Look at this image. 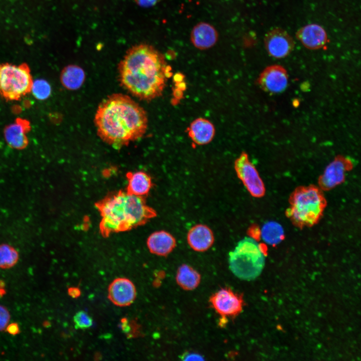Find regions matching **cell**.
I'll list each match as a JSON object with an SVG mask.
<instances>
[{
  "label": "cell",
  "instance_id": "6da1fadb",
  "mask_svg": "<svg viewBox=\"0 0 361 361\" xmlns=\"http://www.w3.org/2000/svg\"><path fill=\"white\" fill-rule=\"evenodd\" d=\"M170 70L163 55L146 44L129 49L118 67L121 85L133 95L146 101L162 94Z\"/></svg>",
  "mask_w": 361,
  "mask_h": 361
},
{
  "label": "cell",
  "instance_id": "7a4b0ae2",
  "mask_svg": "<svg viewBox=\"0 0 361 361\" xmlns=\"http://www.w3.org/2000/svg\"><path fill=\"white\" fill-rule=\"evenodd\" d=\"M98 135L106 143L121 147L142 137L148 126L146 112L129 96L113 94L99 104L94 117Z\"/></svg>",
  "mask_w": 361,
  "mask_h": 361
},
{
  "label": "cell",
  "instance_id": "3957f363",
  "mask_svg": "<svg viewBox=\"0 0 361 361\" xmlns=\"http://www.w3.org/2000/svg\"><path fill=\"white\" fill-rule=\"evenodd\" d=\"M95 206L101 217L99 229L104 237L129 231L156 216L143 197L121 191L109 195L97 202Z\"/></svg>",
  "mask_w": 361,
  "mask_h": 361
},
{
  "label": "cell",
  "instance_id": "277c9868",
  "mask_svg": "<svg viewBox=\"0 0 361 361\" xmlns=\"http://www.w3.org/2000/svg\"><path fill=\"white\" fill-rule=\"evenodd\" d=\"M265 257L261 244L253 237H245L229 253V268L241 280H254L263 271Z\"/></svg>",
  "mask_w": 361,
  "mask_h": 361
},
{
  "label": "cell",
  "instance_id": "5b68a950",
  "mask_svg": "<svg viewBox=\"0 0 361 361\" xmlns=\"http://www.w3.org/2000/svg\"><path fill=\"white\" fill-rule=\"evenodd\" d=\"M289 203L286 214L292 222L300 227L315 224L326 206L321 190L313 186L296 189L290 196Z\"/></svg>",
  "mask_w": 361,
  "mask_h": 361
},
{
  "label": "cell",
  "instance_id": "8992f818",
  "mask_svg": "<svg viewBox=\"0 0 361 361\" xmlns=\"http://www.w3.org/2000/svg\"><path fill=\"white\" fill-rule=\"evenodd\" d=\"M33 82L26 64H0V95L5 100H18L29 93Z\"/></svg>",
  "mask_w": 361,
  "mask_h": 361
},
{
  "label": "cell",
  "instance_id": "52a82bcc",
  "mask_svg": "<svg viewBox=\"0 0 361 361\" xmlns=\"http://www.w3.org/2000/svg\"><path fill=\"white\" fill-rule=\"evenodd\" d=\"M234 169L238 177L252 196L260 198L264 195V183L246 152H242L235 160Z\"/></svg>",
  "mask_w": 361,
  "mask_h": 361
},
{
  "label": "cell",
  "instance_id": "ba28073f",
  "mask_svg": "<svg viewBox=\"0 0 361 361\" xmlns=\"http://www.w3.org/2000/svg\"><path fill=\"white\" fill-rule=\"evenodd\" d=\"M264 45L269 55L281 59L287 56L293 50L295 43L284 30L275 28L268 32L264 37Z\"/></svg>",
  "mask_w": 361,
  "mask_h": 361
},
{
  "label": "cell",
  "instance_id": "9c48e42d",
  "mask_svg": "<svg viewBox=\"0 0 361 361\" xmlns=\"http://www.w3.org/2000/svg\"><path fill=\"white\" fill-rule=\"evenodd\" d=\"M288 76L286 69L279 65L265 68L257 79V83L264 91L272 94L283 91L287 87Z\"/></svg>",
  "mask_w": 361,
  "mask_h": 361
},
{
  "label": "cell",
  "instance_id": "30bf717a",
  "mask_svg": "<svg viewBox=\"0 0 361 361\" xmlns=\"http://www.w3.org/2000/svg\"><path fill=\"white\" fill-rule=\"evenodd\" d=\"M351 161L342 156H337L325 168L319 179L321 189H331L341 184L345 179V173L352 167Z\"/></svg>",
  "mask_w": 361,
  "mask_h": 361
},
{
  "label": "cell",
  "instance_id": "8fae6325",
  "mask_svg": "<svg viewBox=\"0 0 361 361\" xmlns=\"http://www.w3.org/2000/svg\"><path fill=\"white\" fill-rule=\"evenodd\" d=\"M210 302L216 311L224 316H234L242 309L241 297L230 289L223 288L214 294Z\"/></svg>",
  "mask_w": 361,
  "mask_h": 361
},
{
  "label": "cell",
  "instance_id": "7c38bea8",
  "mask_svg": "<svg viewBox=\"0 0 361 361\" xmlns=\"http://www.w3.org/2000/svg\"><path fill=\"white\" fill-rule=\"evenodd\" d=\"M136 291L134 284L128 279L119 277L109 285L108 297L115 305L120 307L131 304L136 298Z\"/></svg>",
  "mask_w": 361,
  "mask_h": 361
},
{
  "label": "cell",
  "instance_id": "4fadbf2b",
  "mask_svg": "<svg viewBox=\"0 0 361 361\" xmlns=\"http://www.w3.org/2000/svg\"><path fill=\"white\" fill-rule=\"evenodd\" d=\"M31 130L30 122L26 119L18 118L4 129V137L8 145L11 148L22 150L27 147L29 140L27 134Z\"/></svg>",
  "mask_w": 361,
  "mask_h": 361
},
{
  "label": "cell",
  "instance_id": "5bb4252c",
  "mask_svg": "<svg viewBox=\"0 0 361 361\" xmlns=\"http://www.w3.org/2000/svg\"><path fill=\"white\" fill-rule=\"evenodd\" d=\"M296 37L305 47L311 50L320 49L327 41L326 31L316 24H310L302 27L296 32Z\"/></svg>",
  "mask_w": 361,
  "mask_h": 361
},
{
  "label": "cell",
  "instance_id": "9a60e30c",
  "mask_svg": "<svg viewBox=\"0 0 361 361\" xmlns=\"http://www.w3.org/2000/svg\"><path fill=\"white\" fill-rule=\"evenodd\" d=\"M218 37L219 35L216 29L206 22H200L195 25L190 36L193 45L201 50L213 47L217 43Z\"/></svg>",
  "mask_w": 361,
  "mask_h": 361
},
{
  "label": "cell",
  "instance_id": "2e32d148",
  "mask_svg": "<svg viewBox=\"0 0 361 361\" xmlns=\"http://www.w3.org/2000/svg\"><path fill=\"white\" fill-rule=\"evenodd\" d=\"M187 239L191 248L198 252L208 250L215 240L212 230L204 224H197L192 227L187 234Z\"/></svg>",
  "mask_w": 361,
  "mask_h": 361
},
{
  "label": "cell",
  "instance_id": "e0dca14e",
  "mask_svg": "<svg viewBox=\"0 0 361 361\" xmlns=\"http://www.w3.org/2000/svg\"><path fill=\"white\" fill-rule=\"evenodd\" d=\"M187 131L190 138L198 145L209 143L215 134L214 124L209 120L202 117L193 121Z\"/></svg>",
  "mask_w": 361,
  "mask_h": 361
},
{
  "label": "cell",
  "instance_id": "ac0fdd59",
  "mask_svg": "<svg viewBox=\"0 0 361 361\" xmlns=\"http://www.w3.org/2000/svg\"><path fill=\"white\" fill-rule=\"evenodd\" d=\"M147 246L149 251L158 256H166L174 249L175 238L169 232L161 230L151 234L147 238Z\"/></svg>",
  "mask_w": 361,
  "mask_h": 361
},
{
  "label": "cell",
  "instance_id": "d6986e66",
  "mask_svg": "<svg viewBox=\"0 0 361 361\" xmlns=\"http://www.w3.org/2000/svg\"><path fill=\"white\" fill-rule=\"evenodd\" d=\"M126 177L128 180L126 192L130 194L143 197L149 193L152 187L151 178L145 172H128Z\"/></svg>",
  "mask_w": 361,
  "mask_h": 361
},
{
  "label": "cell",
  "instance_id": "ffe728a7",
  "mask_svg": "<svg viewBox=\"0 0 361 361\" xmlns=\"http://www.w3.org/2000/svg\"><path fill=\"white\" fill-rule=\"evenodd\" d=\"M85 78L84 70L79 66L69 65L61 71L60 81L66 89L74 90L79 89L83 84Z\"/></svg>",
  "mask_w": 361,
  "mask_h": 361
},
{
  "label": "cell",
  "instance_id": "44dd1931",
  "mask_svg": "<svg viewBox=\"0 0 361 361\" xmlns=\"http://www.w3.org/2000/svg\"><path fill=\"white\" fill-rule=\"evenodd\" d=\"M177 284L184 289L191 290L199 284L201 276L194 268L187 264L181 265L178 269L176 276Z\"/></svg>",
  "mask_w": 361,
  "mask_h": 361
},
{
  "label": "cell",
  "instance_id": "7402d4cb",
  "mask_svg": "<svg viewBox=\"0 0 361 361\" xmlns=\"http://www.w3.org/2000/svg\"><path fill=\"white\" fill-rule=\"evenodd\" d=\"M260 237L262 241L269 245L279 244L284 237V231L282 226L275 221H268L262 226Z\"/></svg>",
  "mask_w": 361,
  "mask_h": 361
},
{
  "label": "cell",
  "instance_id": "603a6c76",
  "mask_svg": "<svg viewBox=\"0 0 361 361\" xmlns=\"http://www.w3.org/2000/svg\"><path fill=\"white\" fill-rule=\"evenodd\" d=\"M19 258V252L15 247L7 243L0 244V269H7L14 267Z\"/></svg>",
  "mask_w": 361,
  "mask_h": 361
},
{
  "label": "cell",
  "instance_id": "cb8c5ba5",
  "mask_svg": "<svg viewBox=\"0 0 361 361\" xmlns=\"http://www.w3.org/2000/svg\"><path fill=\"white\" fill-rule=\"evenodd\" d=\"M31 91L37 99L44 100L50 96L51 87L46 80L37 79L33 82Z\"/></svg>",
  "mask_w": 361,
  "mask_h": 361
},
{
  "label": "cell",
  "instance_id": "d4e9b609",
  "mask_svg": "<svg viewBox=\"0 0 361 361\" xmlns=\"http://www.w3.org/2000/svg\"><path fill=\"white\" fill-rule=\"evenodd\" d=\"M74 322L76 329H86L92 326L93 320L86 312L81 310L74 315Z\"/></svg>",
  "mask_w": 361,
  "mask_h": 361
},
{
  "label": "cell",
  "instance_id": "484cf974",
  "mask_svg": "<svg viewBox=\"0 0 361 361\" xmlns=\"http://www.w3.org/2000/svg\"><path fill=\"white\" fill-rule=\"evenodd\" d=\"M11 317V313L8 308L0 304V331L6 330L10 322Z\"/></svg>",
  "mask_w": 361,
  "mask_h": 361
},
{
  "label": "cell",
  "instance_id": "4316f807",
  "mask_svg": "<svg viewBox=\"0 0 361 361\" xmlns=\"http://www.w3.org/2000/svg\"><path fill=\"white\" fill-rule=\"evenodd\" d=\"M5 330L12 335H16L20 333V326L17 322L9 323Z\"/></svg>",
  "mask_w": 361,
  "mask_h": 361
},
{
  "label": "cell",
  "instance_id": "83f0119b",
  "mask_svg": "<svg viewBox=\"0 0 361 361\" xmlns=\"http://www.w3.org/2000/svg\"><path fill=\"white\" fill-rule=\"evenodd\" d=\"M184 360H203L204 358L201 355L195 352H188L184 353L182 356Z\"/></svg>",
  "mask_w": 361,
  "mask_h": 361
},
{
  "label": "cell",
  "instance_id": "f1b7e54d",
  "mask_svg": "<svg viewBox=\"0 0 361 361\" xmlns=\"http://www.w3.org/2000/svg\"><path fill=\"white\" fill-rule=\"evenodd\" d=\"M135 3L142 8H149L153 7L161 0H134Z\"/></svg>",
  "mask_w": 361,
  "mask_h": 361
},
{
  "label": "cell",
  "instance_id": "f546056e",
  "mask_svg": "<svg viewBox=\"0 0 361 361\" xmlns=\"http://www.w3.org/2000/svg\"><path fill=\"white\" fill-rule=\"evenodd\" d=\"M68 293L72 298H76L80 296L81 291L77 287H71L68 288Z\"/></svg>",
  "mask_w": 361,
  "mask_h": 361
},
{
  "label": "cell",
  "instance_id": "4dcf8cb0",
  "mask_svg": "<svg viewBox=\"0 0 361 361\" xmlns=\"http://www.w3.org/2000/svg\"><path fill=\"white\" fill-rule=\"evenodd\" d=\"M5 293L6 292L5 289L3 287H0V297H3L5 295Z\"/></svg>",
  "mask_w": 361,
  "mask_h": 361
}]
</instances>
